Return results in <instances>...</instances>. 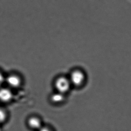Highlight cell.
<instances>
[{
	"label": "cell",
	"mask_w": 131,
	"mask_h": 131,
	"mask_svg": "<svg viewBox=\"0 0 131 131\" xmlns=\"http://www.w3.org/2000/svg\"><path fill=\"white\" fill-rule=\"evenodd\" d=\"M71 85L69 79L66 77H59L57 79L55 82V87L57 91L63 94L69 91Z\"/></svg>",
	"instance_id": "1"
},
{
	"label": "cell",
	"mask_w": 131,
	"mask_h": 131,
	"mask_svg": "<svg viewBox=\"0 0 131 131\" xmlns=\"http://www.w3.org/2000/svg\"><path fill=\"white\" fill-rule=\"evenodd\" d=\"M85 78L84 72L80 70L75 69L71 72L69 79L71 85L79 86L84 83Z\"/></svg>",
	"instance_id": "2"
},
{
	"label": "cell",
	"mask_w": 131,
	"mask_h": 131,
	"mask_svg": "<svg viewBox=\"0 0 131 131\" xmlns=\"http://www.w3.org/2000/svg\"><path fill=\"white\" fill-rule=\"evenodd\" d=\"M10 87L16 88L20 86L22 81L20 77L18 75L11 74L5 77V81Z\"/></svg>",
	"instance_id": "3"
},
{
	"label": "cell",
	"mask_w": 131,
	"mask_h": 131,
	"mask_svg": "<svg viewBox=\"0 0 131 131\" xmlns=\"http://www.w3.org/2000/svg\"><path fill=\"white\" fill-rule=\"evenodd\" d=\"M13 94L10 90L7 88L0 89V101L2 102H7L11 100Z\"/></svg>",
	"instance_id": "4"
},
{
	"label": "cell",
	"mask_w": 131,
	"mask_h": 131,
	"mask_svg": "<svg viewBox=\"0 0 131 131\" xmlns=\"http://www.w3.org/2000/svg\"><path fill=\"white\" fill-rule=\"evenodd\" d=\"M28 124L31 128L38 130L42 127L41 121L40 118L36 117L30 118L28 120Z\"/></svg>",
	"instance_id": "5"
},
{
	"label": "cell",
	"mask_w": 131,
	"mask_h": 131,
	"mask_svg": "<svg viewBox=\"0 0 131 131\" xmlns=\"http://www.w3.org/2000/svg\"><path fill=\"white\" fill-rule=\"evenodd\" d=\"M64 94L59 93V92H57L54 93L51 95V100L52 102L54 103H60L61 102H63L64 100Z\"/></svg>",
	"instance_id": "6"
},
{
	"label": "cell",
	"mask_w": 131,
	"mask_h": 131,
	"mask_svg": "<svg viewBox=\"0 0 131 131\" xmlns=\"http://www.w3.org/2000/svg\"><path fill=\"white\" fill-rule=\"evenodd\" d=\"M7 115L4 110L0 109V124L4 123L6 119Z\"/></svg>",
	"instance_id": "7"
},
{
	"label": "cell",
	"mask_w": 131,
	"mask_h": 131,
	"mask_svg": "<svg viewBox=\"0 0 131 131\" xmlns=\"http://www.w3.org/2000/svg\"><path fill=\"white\" fill-rule=\"evenodd\" d=\"M5 81V77L4 75L0 71V86Z\"/></svg>",
	"instance_id": "8"
},
{
	"label": "cell",
	"mask_w": 131,
	"mask_h": 131,
	"mask_svg": "<svg viewBox=\"0 0 131 131\" xmlns=\"http://www.w3.org/2000/svg\"><path fill=\"white\" fill-rule=\"evenodd\" d=\"M38 131H52L51 129H49L48 127H42L40 129H39Z\"/></svg>",
	"instance_id": "9"
},
{
	"label": "cell",
	"mask_w": 131,
	"mask_h": 131,
	"mask_svg": "<svg viewBox=\"0 0 131 131\" xmlns=\"http://www.w3.org/2000/svg\"><path fill=\"white\" fill-rule=\"evenodd\" d=\"M2 131V128L1 127V126H0V131Z\"/></svg>",
	"instance_id": "10"
}]
</instances>
